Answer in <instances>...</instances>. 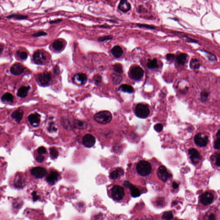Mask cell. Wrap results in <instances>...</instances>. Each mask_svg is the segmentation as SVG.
<instances>
[{"instance_id": "6da1fadb", "label": "cell", "mask_w": 220, "mask_h": 220, "mask_svg": "<svg viewBox=\"0 0 220 220\" xmlns=\"http://www.w3.org/2000/svg\"><path fill=\"white\" fill-rule=\"evenodd\" d=\"M112 116L111 113L108 111H100L94 116V119L97 123L106 124L111 121Z\"/></svg>"}, {"instance_id": "7a4b0ae2", "label": "cell", "mask_w": 220, "mask_h": 220, "mask_svg": "<svg viewBox=\"0 0 220 220\" xmlns=\"http://www.w3.org/2000/svg\"><path fill=\"white\" fill-rule=\"evenodd\" d=\"M136 170L140 176H147L151 173L152 167L148 162L142 161L138 163L136 166Z\"/></svg>"}, {"instance_id": "3957f363", "label": "cell", "mask_w": 220, "mask_h": 220, "mask_svg": "<svg viewBox=\"0 0 220 220\" xmlns=\"http://www.w3.org/2000/svg\"><path fill=\"white\" fill-rule=\"evenodd\" d=\"M135 114L139 118H146L150 114V110L146 104H138L136 107Z\"/></svg>"}, {"instance_id": "277c9868", "label": "cell", "mask_w": 220, "mask_h": 220, "mask_svg": "<svg viewBox=\"0 0 220 220\" xmlns=\"http://www.w3.org/2000/svg\"><path fill=\"white\" fill-rule=\"evenodd\" d=\"M125 194L124 188L121 186L115 185L111 189V197L114 200H121L124 197Z\"/></svg>"}, {"instance_id": "5b68a950", "label": "cell", "mask_w": 220, "mask_h": 220, "mask_svg": "<svg viewBox=\"0 0 220 220\" xmlns=\"http://www.w3.org/2000/svg\"><path fill=\"white\" fill-rule=\"evenodd\" d=\"M195 143L199 147L206 146L208 142V137L203 133H198L194 137Z\"/></svg>"}, {"instance_id": "8992f818", "label": "cell", "mask_w": 220, "mask_h": 220, "mask_svg": "<svg viewBox=\"0 0 220 220\" xmlns=\"http://www.w3.org/2000/svg\"><path fill=\"white\" fill-rule=\"evenodd\" d=\"M158 178L163 182H166L168 179L172 177V175L168 172L166 167L163 166L159 167L157 170Z\"/></svg>"}, {"instance_id": "52a82bcc", "label": "cell", "mask_w": 220, "mask_h": 220, "mask_svg": "<svg viewBox=\"0 0 220 220\" xmlns=\"http://www.w3.org/2000/svg\"><path fill=\"white\" fill-rule=\"evenodd\" d=\"M144 72L143 69L139 66L134 67L130 72V75L134 80H139L144 76Z\"/></svg>"}, {"instance_id": "ba28073f", "label": "cell", "mask_w": 220, "mask_h": 220, "mask_svg": "<svg viewBox=\"0 0 220 220\" xmlns=\"http://www.w3.org/2000/svg\"><path fill=\"white\" fill-rule=\"evenodd\" d=\"M33 60L37 64H43L46 62L47 58L42 51H37L33 55Z\"/></svg>"}, {"instance_id": "9c48e42d", "label": "cell", "mask_w": 220, "mask_h": 220, "mask_svg": "<svg viewBox=\"0 0 220 220\" xmlns=\"http://www.w3.org/2000/svg\"><path fill=\"white\" fill-rule=\"evenodd\" d=\"M51 75L49 73L45 72L38 75V80L40 83L42 85L49 84L51 81Z\"/></svg>"}, {"instance_id": "30bf717a", "label": "cell", "mask_w": 220, "mask_h": 220, "mask_svg": "<svg viewBox=\"0 0 220 220\" xmlns=\"http://www.w3.org/2000/svg\"><path fill=\"white\" fill-rule=\"evenodd\" d=\"M214 200V196L212 193L206 192L203 193L200 197V200L202 204L204 206L211 204Z\"/></svg>"}, {"instance_id": "8fae6325", "label": "cell", "mask_w": 220, "mask_h": 220, "mask_svg": "<svg viewBox=\"0 0 220 220\" xmlns=\"http://www.w3.org/2000/svg\"><path fill=\"white\" fill-rule=\"evenodd\" d=\"M82 142L86 147L89 148L93 146L96 143V139L93 136L90 134H87L83 136Z\"/></svg>"}, {"instance_id": "7c38bea8", "label": "cell", "mask_w": 220, "mask_h": 220, "mask_svg": "<svg viewBox=\"0 0 220 220\" xmlns=\"http://www.w3.org/2000/svg\"><path fill=\"white\" fill-rule=\"evenodd\" d=\"M190 158L194 164H197L201 159V156L197 150L194 148L190 149L189 150Z\"/></svg>"}, {"instance_id": "4fadbf2b", "label": "cell", "mask_w": 220, "mask_h": 220, "mask_svg": "<svg viewBox=\"0 0 220 220\" xmlns=\"http://www.w3.org/2000/svg\"><path fill=\"white\" fill-rule=\"evenodd\" d=\"M31 173L37 178H41L46 176L47 174V171L43 168L37 167L32 169Z\"/></svg>"}, {"instance_id": "5bb4252c", "label": "cell", "mask_w": 220, "mask_h": 220, "mask_svg": "<svg viewBox=\"0 0 220 220\" xmlns=\"http://www.w3.org/2000/svg\"><path fill=\"white\" fill-rule=\"evenodd\" d=\"M24 71V67L20 63L13 64L11 68V72L14 75H19Z\"/></svg>"}, {"instance_id": "9a60e30c", "label": "cell", "mask_w": 220, "mask_h": 220, "mask_svg": "<svg viewBox=\"0 0 220 220\" xmlns=\"http://www.w3.org/2000/svg\"><path fill=\"white\" fill-rule=\"evenodd\" d=\"M40 117L41 116L40 115L37 113H35L34 114H31L28 116V121L33 127H38L40 123Z\"/></svg>"}, {"instance_id": "2e32d148", "label": "cell", "mask_w": 220, "mask_h": 220, "mask_svg": "<svg viewBox=\"0 0 220 220\" xmlns=\"http://www.w3.org/2000/svg\"><path fill=\"white\" fill-rule=\"evenodd\" d=\"M131 6L127 0H121L118 5V9L123 13H126L131 9Z\"/></svg>"}, {"instance_id": "e0dca14e", "label": "cell", "mask_w": 220, "mask_h": 220, "mask_svg": "<svg viewBox=\"0 0 220 220\" xmlns=\"http://www.w3.org/2000/svg\"><path fill=\"white\" fill-rule=\"evenodd\" d=\"M59 174L56 172H52L48 175L46 178V180L51 184H54L57 181Z\"/></svg>"}, {"instance_id": "ac0fdd59", "label": "cell", "mask_w": 220, "mask_h": 220, "mask_svg": "<svg viewBox=\"0 0 220 220\" xmlns=\"http://www.w3.org/2000/svg\"><path fill=\"white\" fill-rule=\"evenodd\" d=\"M24 112L22 110L19 109L14 111L12 114V117L13 118L15 119L17 122H19L22 119Z\"/></svg>"}, {"instance_id": "d6986e66", "label": "cell", "mask_w": 220, "mask_h": 220, "mask_svg": "<svg viewBox=\"0 0 220 220\" xmlns=\"http://www.w3.org/2000/svg\"><path fill=\"white\" fill-rule=\"evenodd\" d=\"M30 89V87L23 86V87H21L18 91L17 93V96L20 98L26 97V96H27L28 91Z\"/></svg>"}, {"instance_id": "ffe728a7", "label": "cell", "mask_w": 220, "mask_h": 220, "mask_svg": "<svg viewBox=\"0 0 220 220\" xmlns=\"http://www.w3.org/2000/svg\"><path fill=\"white\" fill-rule=\"evenodd\" d=\"M124 173L123 169L121 168L116 169L114 171H113L110 174V178L111 179H117L123 175Z\"/></svg>"}, {"instance_id": "44dd1931", "label": "cell", "mask_w": 220, "mask_h": 220, "mask_svg": "<svg viewBox=\"0 0 220 220\" xmlns=\"http://www.w3.org/2000/svg\"><path fill=\"white\" fill-rule=\"evenodd\" d=\"M111 53L114 57L118 58L123 55V51L121 47L116 46L112 49Z\"/></svg>"}, {"instance_id": "7402d4cb", "label": "cell", "mask_w": 220, "mask_h": 220, "mask_svg": "<svg viewBox=\"0 0 220 220\" xmlns=\"http://www.w3.org/2000/svg\"><path fill=\"white\" fill-rule=\"evenodd\" d=\"M75 80L81 84H84L87 82V75L83 73H79L75 75L74 77Z\"/></svg>"}, {"instance_id": "603a6c76", "label": "cell", "mask_w": 220, "mask_h": 220, "mask_svg": "<svg viewBox=\"0 0 220 220\" xmlns=\"http://www.w3.org/2000/svg\"><path fill=\"white\" fill-rule=\"evenodd\" d=\"M128 188L130 189L131 194L133 197H139L141 195V192L135 186L132 185L131 184L129 185Z\"/></svg>"}, {"instance_id": "cb8c5ba5", "label": "cell", "mask_w": 220, "mask_h": 220, "mask_svg": "<svg viewBox=\"0 0 220 220\" xmlns=\"http://www.w3.org/2000/svg\"><path fill=\"white\" fill-rule=\"evenodd\" d=\"M64 44L63 41L60 40H57L55 41L53 44V47L54 50L57 51H61L63 48Z\"/></svg>"}, {"instance_id": "d4e9b609", "label": "cell", "mask_w": 220, "mask_h": 220, "mask_svg": "<svg viewBox=\"0 0 220 220\" xmlns=\"http://www.w3.org/2000/svg\"><path fill=\"white\" fill-rule=\"evenodd\" d=\"M74 127L76 128L80 129H83L87 127V123L86 122L79 120H74Z\"/></svg>"}, {"instance_id": "484cf974", "label": "cell", "mask_w": 220, "mask_h": 220, "mask_svg": "<svg viewBox=\"0 0 220 220\" xmlns=\"http://www.w3.org/2000/svg\"><path fill=\"white\" fill-rule=\"evenodd\" d=\"M119 91L126 92V93H133L134 89L132 86L128 84H123L119 87Z\"/></svg>"}, {"instance_id": "4316f807", "label": "cell", "mask_w": 220, "mask_h": 220, "mask_svg": "<svg viewBox=\"0 0 220 220\" xmlns=\"http://www.w3.org/2000/svg\"><path fill=\"white\" fill-rule=\"evenodd\" d=\"M187 59V55L185 53H181L177 56V60L178 64L183 66L185 64Z\"/></svg>"}, {"instance_id": "83f0119b", "label": "cell", "mask_w": 220, "mask_h": 220, "mask_svg": "<svg viewBox=\"0 0 220 220\" xmlns=\"http://www.w3.org/2000/svg\"><path fill=\"white\" fill-rule=\"evenodd\" d=\"M200 64L198 60L197 59H192L190 62V67L192 69L196 70L200 68Z\"/></svg>"}, {"instance_id": "f1b7e54d", "label": "cell", "mask_w": 220, "mask_h": 220, "mask_svg": "<svg viewBox=\"0 0 220 220\" xmlns=\"http://www.w3.org/2000/svg\"><path fill=\"white\" fill-rule=\"evenodd\" d=\"M7 19H15L17 20H23L27 19L28 17L26 16L23 15H19V14H13L11 15L8 16L6 17Z\"/></svg>"}, {"instance_id": "f546056e", "label": "cell", "mask_w": 220, "mask_h": 220, "mask_svg": "<svg viewBox=\"0 0 220 220\" xmlns=\"http://www.w3.org/2000/svg\"><path fill=\"white\" fill-rule=\"evenodd\" d=\"M1 99L3 102H12L13 100V97L11 94L9 93H5L1 98Z\"/></svg>"}, {"instance_id": "4dcf8cb0", "label": "cell", "mask_w": 220, "mask_h": 220, "mask_svg": "<svg viewBox=\"0 0 220 220\" xmlns=\"http://www.w3.org/2000/svg\"><path fill=\"white\" fill-rule=\"evenodd\" d=\"M147 66L148 68L150 69H154L159 67L158 63H157V59H154L150 61L147 63Z\"/></svg>"}, {"instance_id": "1f68e13d", "label": "cell", "mask_w": 220, "mask_h": 220, "mask_svg": "<svg viewBox=\"0 0 220 220\" xmlns=\"http://www.w3.org/2000/svg\"><path fill=\"white\" fill-rule=\"evenodd\" d=\"M138 27L139 28H147L148 29L155 30L156 29V26H153V25H148L145 24L138 23L136 24Z\"/></svg>"}, {"instance_id": "d6a6232c", "label": "cell", "mask_w": 220, "mask_h": 220, "mask_svg": "<svg viewBox=\"0 0 220 220\" xmlns=\"http://www.w3.org/2000/svg\"><path fill=\"white\" fill-rule=\"evenodd\" d=\"M173 218L172 212L171 211L165 212L163 216V219L165 220H172Z\"/></svg>"}, {"instance_id": "836d02e7", "label": "cell", "mask_w": 220, "mask_h": 220, "mask_svg": "<svg viewBox=\"0 0 220 220\" xmlns=\"http://www.w3.org/2000/svg\"><path fill=\"white\" fill-rule=\"evenodd\" d=\"M113 68L115 72L118 74H121L123 72V68L120 64H115L113 66Z\"/></svg>"}, {"instance_id": "e575fe53", "label": "cell", "mask_w": 220, "mask_h": 220, "mask_svg": "<svg viewBox=\"0 0 220 220\" xmlns=\"http://www.w3.org/2000/svg\"><path fill=\"white\" fill-rule=\"evenodd\" d=\"M50 154L52 158H56L59 155V152L56 149L54 148H52L50 149Z\"/></svg>"}, {"instance_id": "d590c367", "label": "cell", "mask_w": 220, "mask_h": 220, "mask_svg": "<svg viewBox=\"0 0 220 220\" xmlns=\"http://www.w3.org/2000/svg\"><path fill=\"white\" fill-rule=\"evenodd\" d=\"M17 181L16 182V186L17 187H21L23 185L24 182L23 179L21 177H18Z\"/></svg>"}, {"instance_id": "8d00e7d4", "label": "cell", "mask_w": 220, "mask_h": 220, "mask_svg": "<svg viewBox=\"0 0 220 220\" xmlns=\"http://www.w3.org/2000/svg\"><path fill=\"white\" fill-rule=\"evenodd\" d=\"M209 96V93L206 90H203L201 93V97L203 100H206Z\"/></svg>"}, {"instance_id": "74e56055", "label": "cell", "mask_w": 220, "mask_h": 220, "mask_svg": "<svg viewBox=\"0 0 220 220\" xmlns=\"http://www.w3.org/2000/svg\"><path fill=\"white\" fill-rule=\"evenodd\" d=\"M163 125L161 123H158L154 126V129L157 132H161L163 129Z\"/></svg>"}, {"instance_id": "f35d334b", "label": "cell", "mask_w": 220, "mask_h": 220, "mask_svg": "<svg viewBox=\"0 0 220 220\" xmlns=\"http://www.w3.org/2000/svg\"><path fill=\"white\" fill-rule=\"evenodd\" d=\"M112 39V36L111 35L109 36H106L102 37L98 39V41L100 42H103V41L111 40Z\"/></svg>"}, {"instance_id": "ab89813d", "label": "cell", "mask_w": 220, "mask_h": 220, "mask_svg": "<svg viewBox=\"0 0 220 220\" xmlns=\"http://www.w3.org/2000/svg\"><path fill=\"white\" fill-rule=\"evenodd\" d=\"M166 59L168 61L172 62L175 59V55L173 54H168L166 55Z\"/></svg>"}, {"instance_id": "60d3db41", "label": "cell", "mask_w": 220, "mask_h": 220, "mask_svg": "<svg viewBox=\"0 0 220 220\" xmlns=\"http://www.w3.org/2000/svg\"><path fill=\"white\" fill-rule=\"evenodd\" d=\"M19 57L22 59L25 60L28 57V55H27V53L25 52H21L19 53Z\"/></svg>"}, {"instance_id": "b9f144b4", "label": "cell", "mask_w": 220, "mask_h": 220, "mask_svg": "<svg viewBox=\"0 0 220 220\" xmlns=\"http://www.w3.org/2000/svg\"><path fill=\"white\" fill-rule=\"evenodd\" d=\"M38 152L39 154L41 155L43 154L46 153L47 151H46V149L43 147H41L40 148L38 149Z\"/></svg>"}, {"instance_id": "7bdbcfd3", "label": "cell", "mask_w": 220, "mask_h": 220, "mask_svg": "<svg viewBox=\"0 0 220 220\" xmlns=\"http://www.w3.org/2000/svg\"><path fill=\"white\" fill-rule=\"evenodd\" d=\"M220 137L218 138V139L214 143V148L216 149H219L220 148Z\"/></svg>"}, {"instance_id": "ee69618b", "label": "cell", "mask_w": 220, "mask_h": 220, "mask_svg": "<svg viewBox=\"0 0 220 220\" xmlns=\"http://www.w3.org/2000/svg\"><path fill=\"white\" fill-rule=\"evenodd\" d=\"M93 80L96 83H99L101 82L102 77L99 75H96L94 77Z\"/></svg>"}, {"instance_id": "f6af8a7d", "label": "cell", "mask_w": 220, "mask_h": 220, "mask_svg": "<svg viewBox=\"0 0 220 220\" xmlns=\"http://www.w3.org/2000/svg\"><path fill=\"white\" fill-rule=\"evenodd\" d=\"M113 81L115 83H119L121 81V77L115 75L114 77L113 76Z\"/></svg>"}, {"instance_id": "bcb514c9", "label": "cell", "mask_w": 220, "mask_h": 220, "mask_svg": "<svg viewBox=\"0 0 220 220\" xmlns=\"http://www.w3.org/2000/svg\"><path fill=\"white\" fill-rule=\"evenodd\" d=\"M47 33H46L45 32H38L37 33L34 34H33V36L35 37H38L43 36H45L47 35Z\"/></svg>"}, {"instance_id": "7dc6e473", "label": "cell", "mask_w": 220, "mask_h": 220, "mask_svg": "<svg viewBox=\"0 0 220 220\" xmlns=\"http://www.w3.org/2000/svg\"><path fill=\"white\" fill-rule=\"evenodd\" d=\"M32 195L33 196V200L34 201H36L37 200H38L39 198L38 196L37 195V192L36 191L33 192L32 193Z\"/></svg>"}, {"instance_id": "c3c4849f", "label": "cell", "mask_w": 220, "mask_h": 220, "mask_svg": "<svg viewBox=\"0 0 220 220\" xmlns=\"http://www.w3.org/2000/svg\"><path fill=\"white\" fill-rule=\"evenodd\" d=\"M44 157L42 155H39L36 157V161L39 163L42 162L44 161Z\"/></svg>"}, {"instance_id": "681fc988", "label": "cell", "mask_w": 220, "mask_h": 220, "mask_svg": "<svg viewBox=\"0 0 220 220\" xmlns=\"http://www.w3.org/2000/svg\"><path fill=\"white\" fill-rule=\"evenodd\" d=\"M184 38L186 39L187 41V42H189L195 43H198L197 41L192 39L191 38H188L187 36L184 37Z\"/></svg>"}, {"instance_id": "f907efd6", "label": "cell", "mask_w": 220, "mask_h": 220, "mask_svg": "<svg viewBox=\"0 0 220 220\" xmlns=\"http://www.w3.org/2000/svg\"><path fill=\"white\" fill-rule=\"evenodd\" d=\"M49 131H55L56 130V128L55 127V126L53 124H51L49 126Z\"/></svg>"}, {"instance_id": "816d5d0a", "label": "cell", "mask_w": 220, "mask_h": 220, "mask_svg": "<svg viewBox=\"0 0 220 220\" xmlns=\"http://www.w3.org/2000/svg\"><path fill=\"white\" fill-rule=\"evenodd\" d=\"M179 184L176 182H174L172 183V187L174 189H177L178 188Z\"/></svg>"}, {"instance_id": "f5cc1de1", "label": "cell", "mask_w": 220, "mask_h": 220, "mask_svg": "<svg viewBox=\"0 0 220 220\" xmlns=\"http://www.w3.org/2000/svg\"><path fill=\"white\" fill-rule=\"evenodd\" d=\"M220 165V156H219V154H218V157H217L216 161V165L219 167Z\"/></svg>"}, {"instance_id": "db71d44e", "label": "cell", "mask_w": 220, "mask_h": 220, "mask_svg": "<svg viewBox=\"0 0 220 220\" xmlns=\"http://www.w3.org/2000/svg\"><path fill=\"white\" fill-rule=\"evenodd\" d=\"M62 21V19H57V20H54V21H52L51 22H50V23L51 24H56V23H59V22H60Z\"/></svg>"}, {"instance_id": "11a10c76", "label": "cell", "mask_w": 220, "mask_h": 220, "mask_svg": "<svg viewBox=\"0 0 220 220\" xmlns=\"http://www.w3.org/2000/svg\"><path fill=\"white\" fill-rule=\"evenodd\" d=\"M130 184L131 183L129 182H128V181H125V182H124V185L126 187H129V185H130Z\"/></svg>"}, {"instance_id": "9f6ffc18", "label": "cell", "mask_w": 220, "mask_h": 220, "mask_svg": "<svg viewBox=\"0 0 220 220\" xmlns=\"http://www.w3.org/2000/svg\"><path fill=\"white\" fill-rule=\"evenodd\" d=\"M54 72L56 74H59V68L58 67H55V69H54Z\"/></svg>"}, {"instance_id": "6f0895ef", "label": "cell", "mask_w": 220, "mask_h": 220, "mask_svg": "<svg viewBox=\"0 0 220 220\" xmlns=\"http://www.w3.org/2000/svg\"><path fill=\"white\" fill-rule=\"evenodd\" d=\"M208 218L209 220H214V219H215V216L214 214H211L210 215Z\"/></svg>"}, {"instance_id": "680465c9", "label": "cell", "mask_w": 220, "mask_h": 220, "mask_svg": "<svg viewBox=\"0 0 220 220\" xmlns=\"http://www.w3.org/2000/svg\"><path fill=\"white\" fill-rule=\"evenodd\" d=\"M4 49V46L3 45L0 44V53L2 52Z\"/></svg>"}, {"instance_id": "91938a15", "label": "cell", "mask_w": 220, "mask_h": 220, "mask_svg": "<svg viewBox=\"0 0 220 220\" xmlns=\"http://www.w3.org/2000/svg\"><path fill=\"white\" fill-rule=\"evenodd\" d=\"M217 136L218 137V138L220 137V130H219L218 131V132H217Z\"/></svg>"}, {"instance_id": "94428289", "label": "cell", "mask_w": 220, "mask_h": 220, "mask_svg": "<svg viewBox=\"0 0 220 220\" xmlns=\"http://www.w3.org/2000/svg\"><path fill=\"white\" fill-rule=\"evenodd\" d=\"M0 20H1V18H0Z\"/></svg>"}]
</instances>
